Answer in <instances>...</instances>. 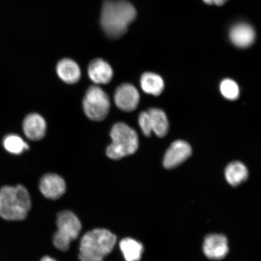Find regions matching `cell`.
<instances>
[{
    "label": "cell",
    "instance_id": "obj_1",
    "mask_svg": "<svg viewBox=\"0 0 261 261\" xmlns=\"http://www.w3.org/2000/svg\"><path fill=\"white\" fill-rule=\"evenodd\" d=\"M136 15L135 6L129 2L106 0L101 11V27L108 37L118 38L125 34Z\"/></svg>",
    "mask_w": 261,
    "mask_h": 261
},
{
    "label": "cell",
    "instance_id": "obj_2",
    "mask_svg": "<svg viewBox=\"0 0 261 261\" xmlns=\"http://www.w3.org/2000/svg\"><path fill=\"white\" fill-rule=\"evenodd\" d=\"M32 205L30 194L24 186H5L0 189V217L21 221L27 217Z\"/></svg>",
    "mask_w": 261,
    "mask_h": 261
},
{
    "label": "cell",
    "instance_id": "obj_3",
    "mask_svg": "<svg viewBox=\"0 0 261 261\" xmlns=\"http://www.w3.org/2000/svg\"><path fill=\"white\" fill-rule=\"evenodd\" d=\"M116 241L115 234L105 228L88 231L80 241V260L103 261L112 252Z\"/></svg>",
    "mask_w": 261,
    "mask_h": 261
},
{
    "label": "cell",
    "instance_id": "obj_4",
    "mask_svg": "<svg viewBox=\"0 0 261 261\" xmlns=\"http://www.w3.org/2000/svg\"><path fill=\"white\" fill-rule=\"evenodd\" d=\"M110 136L112 143L108 146L106 152L111 159L117 161L135 154L138 149V134L125 123L118 122L114 125Z\"/></svg>",
    "mask_w": 261,
    "mask_h": 261
},
{
    "label": "cell",
    "instance_id": "obj_5",
    "mask_svg": "<svg viewBox=\"0 0 261 261\" xmlns=\"http://www.w3.org/2000/svg\"><path fill=\"white\" fill-rule=\"evenodd\" d=\"M57 225L58 230L54 236V244L58 249L66 252L71 242L80 236L81 221L73 212L64 211L58 214Z\"/></svg>",
    "mask_w": 261,
    "mask_h": 261
},
{
    "label": "cell",
    "instance_id": "obj_6",
    "mask_svg": "<svg viewBox=\"0 0 261 261\" xmlns=\"http://www.w3.org/2000/svg\"><path fill=\"white\" fill-rule=\"evenodd\" d=\"M83 109L85 114L91 120L102 121L110 112V98L100 87L91 86L84 96Z\"/></svg>",
    "mask_w": 261,
    "mask_h": 261
},
{
    "label": "cell",
    "instance_id": "obj_7",
    "mask_svg": "<svg viewBox=\"0 0 261 261\" xmlns=\"http://www.w3.org/2000/svg\"><path fill=\"white\" fill-rule=\"evenodd\" d=\"M204 255L211 260L224 258L229 252L227 238L223 234L211 233L205 237L203 244Z\"/></svg>",
    "mask_w": 261,
    "mask_h": 261
},
{
    "label": "cell",
    "instance_id": "obj_8",
    "mask_svg": "<svg viewBox=\"0 0 261 261\" xmlns=\"http://www.w3.org/2000/svg\"><path fill=\"white\" fill-rule=\"evenodd\" d=\"M192 154L190 145L184 140H178L173 142L166 151L163 160V166L166 169L177 168Z\"/></svg>",
    "mask_w": 261,
    "mask_h": 261
},
{
    "label": "cell",
    "instance_id": "obj_9",
    "mask_svg": "<svg viewBox=\"0 0 261 261\" xmlns=\"http://www.w3.org/2000/svg\"><path fill=\"white\" fill-rule=\"evenodd\" d=\"M114 100L120 110L132 112L138 108L140 102L139 91L132 84H123L117 87Z\"/></svg>",
    "mask_w": 261,
    "mask_h": 261
},
{
    "label": "cell",
    "instance_id": "obj_10",
    "mask_svg": "<svg viewBox=\"0 0 261 261\" xmlns=\"http://www.w3.org/2000/svg\"><path fill=\"white\" fill-rule=\"evenodd\" d=\"M39 187L41 194L50 200H57L66 190L64 179L61 176L52 173L42 176Z\"/></svg>",
    "mask_w": 261,
    "mask_h": 261
},
{
    "label": "cell",
    "instance_id": "obj_11",
    "mask_svg": "<svg viewBox=\"0 0 261 261\" xmlns=\"http://www.w3.org/2000/svg\"><path fill=\"white\" fill-rule=\"evenodd\" d=\"M229 37L231 42L236 47L247 48L252 46L255 41L256 32L250 24L240 22L231 28Z\"/></svg>",
    "mask_w": 261,
    "mask_h": 261
},
{
    "label": "cell",
    "instance_id": "obj_12",
    "mask_svg": "<svg viewBox=\"0 0 261 261\" xmlns=\"http://www.w3.org/2000/svg\"><path fill=\"white\" fill-rule=\"evenodd\" d=\"M22 130L26 138L32 141H38L45 135L47 123L44 117L38 113H31L22 122Z\"/></svg>",
    "mask_w": 261,
    "mask_h": 261
},
{
    "label": "cell",
    "instance_id": "obj_13",
    "mask_svg": "<svg viewBox=\"0 0 261 261\" xmlns=\"http://www.w3.org/2000/svg\"><path fill=\"white\" fill-rule=\"evenodd\" d=\"M90 79L96 84H107L112 81L113 71L110 65L102 59H95L88 68Z\"/></svg>",
    "mask_w": 261,
    "mask_h": 261
},
{
    "label": "cell",
    "instance_id": "obj_14",
    "mask_svg": "<svg viewBox=\"0 0 261 261\" xmlns=\"http://www.w3.org/2000/svg\"><path fill=\"white\" fill-rule=\"evenodd\" d=\"M57 73L62 81L68 84L77 83L81 76L79 65L68 58L63 59L59 62L57 65Z\"/></svg>",
    "mask_w": 261,
    "mask_h": 261
},
{
    "label": "cell",
    "instance_id": "obj_15",
    "mask_svg": "<svg viewBox=\"0 0 261 261\" xmlns=\"http://www.w3.org/2000/svg\"><path fill=\"white\" fill-rule=\"evenodd\" d=\"M225 178L231 187H237L246 181L249 177V171L242 162L234 161L227 166L224 171Z\"/></svg>",
    "mask_w": 261,
    "mask_h": 261
},
{
    "label": "cell",
    "instance_id": "obj_16",
    "mask_svg": "<svg viewBox=\"0 0 261 261\" xmlns=\"http://www.w3.org/2000/svg\"><path fill=\"white\" fill-rule=\"evenodd\" d=\"M140 86L145 93L158 96L163 92L165 89L164 81L160 75L146 72L140 78Z\"/></svg>",
    "mask_w": 261,
    "mask_h": 261
},
{
    "label": "cell",
    "instance_id": "obj_17",
    "mask_svg": "<svg viewBox=\"0 0 261 261\" xmlns=\"http://www.w3.org/2000/svg\"><path fill=\"white\" fill-rule=\"evenodd\" d=\"M151 118L152 132L159 138L166 136L169 130V122L164 111L152 108L148 110Z\"/></svg>",
    "mask_w": 261,
    "mask_h": 261
},
{
    "label": "cell",
    "instance_id": "obj_18",
    "mask_svg": "<svg viewBox=\"0 0 261 261\" xmlns=\"http://www.w3.org/2000/svg\"><path fill=\"white\" fill-rule=\"evenodd\" d=\"M119 247L126 261H139L141 259L144 248L139 241L126 238L120 241Z\"/></svg>",
    "mask_w": 261,
    "mask_h": 261
},
{
    "label": "cell",
    "instance_id": "obj_19",
    "mask_svg": "<svg viewBox=\"0 0 261 261\" xmlns=\"http://www.w3.org/2000/svg\"><path fill=\"white\" fill-rule=\"evenodd\" d=\"M3 146L6 151L12 154H21L29 149V146L23 139L15 134H10L5 137Z\"/></svg>",
    "mask_w": 261,
    "mask_h": 261
},
{
    "label": "cell",
    "instance_id": "obj_20",
    "mask_svg": "<svg viewBox=\"0 0 261 261\" xmlns=\"http://www.w3.org/2000/svg\"><path fill=\"white\" fill-rule=\"evenodd\" d=\"M220 92L227 100H236L240 96V88L236 81L230 79L222 81L220 86Z\"/></svg>",
    "mask_w": 261,
    "mask_h": 261
},
{
    "label": "cell",
    "instance_id": "obj_21",
    "mask_svg": "<svg viewBox=\"0 0 261 261\" xmlns=\"http://www.w3.org/2000/svg\"><path fill=\"white\" fill-rule=\"evenodd\" d=\"M139 124L143 135L146 136L151 135L152 133L151 121L148 111L143 112L139 114Z\"/></svg>",
    "mask_w": 261,
    "mask_h": 261
},
{
    "label": "cell",
    "instance_id": "obj_22",
    "mask_svg": "<svg viewBox=\"0 0 261 261\" xmlns=\"http://www.w3.org/2000/svg\"><path fill=\"white\" fill-rule=\"evenodd\" d=\"M205 4L208 5L223 6L227 1V0H203Z\"/></svg>",
    "mask_w": 261,
    "mask_h": 261
},
{
    "label": "cell",
    "instance_id": "obj_23",
    "mask_svg": "<svg viewBox=\"0 0 261 261\" xmlns=\"http://www.w3.org/2000/svg\"><path fill=\"white\" fill-rule=\"evenodd\" d=\"M40 261H57L56 260L52 258V257L50 256H44L42 257V259Z\"/></svg>",
    "mask_w": 261,
    "mask_h": 261
}]
</instances>
